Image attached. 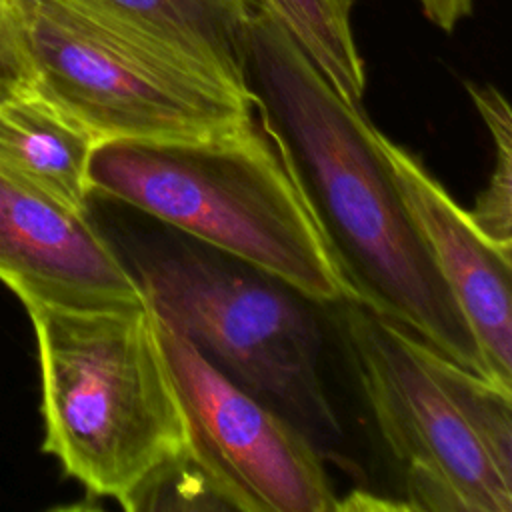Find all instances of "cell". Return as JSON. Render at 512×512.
I'll use <instances>...</instances> for the list:
<instances>
[{"mask_svg": "<svg viewBox=\"0 0 512 512\" xmlns=\"http://www.w3.org/2000/svg\"><path fill=\"white\" fill-rule=\"evenodd\" d=\"M244 80L292 166L352 302L486 376L470 324L394 182L380 130L362 104L348 102L328 82L260 0L246 30Z\"/></svg>", "mask_w": 512, "mask_h": 512, "instance_id": "6da1fadb", "label": "cell"}, {"mask_svg": "<svg viewBox=\"0 0 512 512\" xmlns=\"http://www.w3.org/2000/svg\"><path fill=\"white\" fill-rule=\"evenodd\" d=\"M88 190L226 252L316 304L352 300L256 106L248 120L210 136L100 140L88 160Z\"/></svg>", "mask_w": 512, "mask_h": 512, "instance_id": "7a4b0ae2", "label": "cell"}, {"mask_svg": "<svg viewBox=\"0 0 512 512\" xmlns=\"http://www.w3.org/2000/svg\"><path fill=\"white\" fill-rule=\"evenodd\" d=\"M24 308L38 350L42 452L90 496L146 508L186 458L150 306Z\"/></svg>", "mask_w": 512, "mask_h": 512, "instance_id": "3957f363", "label": "cell"}, {"mask_svg": "<svg viewBox=\"0 0 512 512\" xmlns=\"http://www.w3.org/2000/svg\"><path fill=\"white\" fill-rule=\"evenodd\" d=\"M344 346L408 510H512V390L340 302Z\"/></svg>", "mask_w": 512, "mask_h": 512, "instance_id": "277c9868", "label": "cell"}, {"mask_svg": "<svg viewBox=\"0 0 512 512\" xmlns=\"http://www.w3.org/2000/svg\"><path fill=\"white\" fill-rule=\"evenodd\" d=\"M128 266L146 304L232 382L314 444L340 432L322 380L312 300L202 242L142 246Z\"/></svg>", "mask_w": 512, "mask_h": 512, "instance_id": "5b68a950", "label": "cell"}, {"mask_svg": "<svg viewBox=\"0 0 512 512\" xmlns=\"http://www.w3.org/2000/svg\"><path fill=\"white\" fill-rule=\"evenodd\" d=\"M32 88L98 142L198 138L254 114V100L78 0H20Z\"/></svg>", "mask_w": 512, "mask_h": 512, "instance_id": "8992f818", "label": "cell"}, {"mask_svg": "<svg viewBox=\"0 0 512 512\" xmlns=\"http://www.w3.org/2000/svg\"><path fill=\"white\" fill-rule=\"evenodd\" d=\"M152 314L184 424L186 460L216 506L242 512L338 510L316 444L220 372L176 326Z\"/></svg>", "mask_w": 512, "mask_h": 512, "instance_id": "52a82bcc", "label": "cell"}, {"mask_svg": "<svg viewBox=\"0 0 512 512\" xmlns=\"http://www.w3.org/2000/svg\"><path fill=\"white\" fill-rule=\"evenodd\" d=\"M0 282L22 306L126 308L144 294L124 258L88 218L0 174Z\"/></svg>", "mask_w": 512, "mask_h": 512, "instance_id": "ba28073f", "label": "cell"}, {"mask_svg": "<svg viewBox=\"0 0 512 512\" xmlns=\"http://www.w3.org/2000/svg\"><path fill=\"white\" fill-rule=\"evenodd\" d=\"M394 182L480 348L486 376L512 390V248L486 236L400 144L378 134Z\"/></svg>", "mask_w": 512, "mask_h": 512, "instance_id": "9c48e42d", "label": "cell"}, {"mask_svg": "<svg viewBox=\"0 0 512 512\" xmlns=\"http://www.w3.org/2000/svg\"><path fill=\"white\" fill-rule=\"evenodd\" d=\"M98 140L32 86L0 98V174L88 210V160Z\"/></svg>", "mask_w": 512, "mask_h": 512, "instance_id": "30bf717a", "label": "cell"}, {"mask_svg": "<svg viewBox=\"0 0 512 512\" xmlns=\"http://www.w3.org/2000/svg\"><path fill=\"white\" fill-rule=\"evenodd\" d=\"M248 90L246 30L258 0H78Z\"/></svg>", "mask_w": 512, "mask_h": 512, "instance_id": "8fae6325", "label": "cell"}, {"mask_svg": "<svg viewBox=\"0 0 512 512\" xmlns=\"http://www.w3.org/2000/svg\"><path fill=\"white\" fill-rule=\"evenodd\" d=\"M294 36L328 82L362 104L364 62L352 32V0H260Z\"/></svg>", "mask_w": 512, "mask_h": 512, "instance_id": "7c38bea8", "label": "cell"}, {"mask_svg": "<svg viewBox=\"0 0 512 512\" xmlns=\"http://www.w3.org/2000/svg\"><path fill=\"white\" fill-rule=\"evenodd\" d=\"M468 94L480 112L496 148L494 168L478 194L470 218L494 242L512 248V116L510 106L494 86L468 84Z\"/></svg>", "mask_w": 512, "mask_h": 512, "instance_id": "4fadbf2b", "label": "cell"}, {"mask_svg": "<svg viewBox=\"0 0 512 512\" xmlns=\"http://www.w3.org/2000/svg\"><path fill=\"white\" fill-rule=\"evenodd\" d=\"M32 84V70L28 64L20 0H0V92L10 94Z\"/></svg>", "mask_w": 512, "mask_h": 512, "instance_id": "5bb4252c", "label": "cell"}, {"mask_svg": "<svg viewBox=\"0 0 512 512\" xmlns=\"http://www.w3.org/2000/svg\"><path fill=\"white\" fill-rule=\"evenodd\" d=\"M424 16L444 32H452L460 20L470 16L474 0H418Z\"/></svg>", "mask_w": 512, "mask_h": 512, "instance_id": "9a60e30c", "label": "cell"}, {"mask_svg": "<svg viewBox=\"0 0 512 512\" xmlns=\"http://www.w3.org/2000/svg\"><path fill=\"white\" fill-rule=\"evenodd\" d=\"M2 96H6V94H4V92H0V98H2Z\"/></svg>", "mask_w": 512, "mask_h": 512, "instance_id": "2e32d148", "label": "cell"}]
</instances>
